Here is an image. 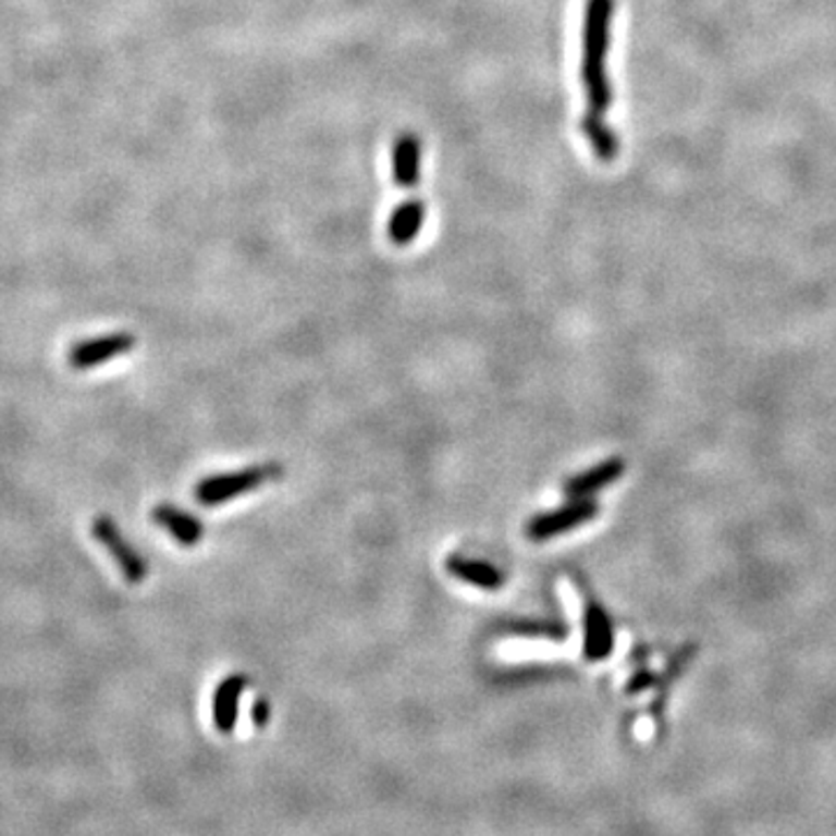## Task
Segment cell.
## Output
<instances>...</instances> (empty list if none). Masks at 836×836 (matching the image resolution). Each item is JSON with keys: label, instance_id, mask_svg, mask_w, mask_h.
<instances>
[{"label": "cell", "instance_id": "obj_1", "mask_svg": "<svg viewBox=\"0 0 836 836\" xmlns=\"http://www.w3.org/2000/svg\"><path fill=\"white\" fill-rule=\"evenodd\" d=\"M614 0H588L586 20H583V61H581V82L586 89L588 112L604 116L612 108L614 89L606 77V51L608 33H612Z\"/></svg>", "mask_w": 836, "mask_h": 836}, {"label": "cell", "instance_id": "obj_2", "mask_svg": "<svg viewBox=\"0 0 836 836\" xmlns=\"http://www.w3.org/2000/svg\"><path fill=\"white\" fill-rule=\"evenodd\" d=\"M282 475V467L268 463V465H254L237 469V472H223L207 477L196 485V500L205 507H217V504H225L239 495H247L263 483L276 479Z\"/></svg>", "mask_w": 836, "mask_h": 836}, {"label": "cell", "instance_id": "obj_3", "mask_svg": "<svg viewBox=\"0 0 836 836\" xmlns=\"http://www.w3.org/2000/svg\"><path fill=\"white\" fill-rule=\"evenodd\" d=\"M91 534L104 546V551L112 555V561L116 563V567L121 569V574H124V579L128 583L137 586L147 579L149 574L147 561L143 557V553L128 542L126 534L121 532V528L116 526V520L112 516H104V514L96 516L91 522Z\"/></svg>", "mask_w": 836, "mask_h": 836}, {"label": "cell", "instance_id": "obj_4", "mask_svg": "<svg viewBox=\"0 0 836 836\" xmlns=\"http://www.w3.org/2000/svg\"><path fill=\"white\" fill-rule=\"evenodd\" d=\"M598 514H600V504L595 500L590 497L571 500L561 509L532 516L526 526V534L532 539V542H549V539L557 534H565L586 526V522L595 518Z\"/></svg>", "mask_w": 836, "mask_h": 836}, {"label": "cell", "instance_id": "obj_5", "mask_svg": "<svg viewBox=\"0 0 836 836\" xmlns=\"http://www.w3.org/2000/svg\"><path fill=\"white\" fill-rule=\"evenodd\" d=\"M137 344L133 333H110L102 337H91V340H82L77 344L70 346L67 352V365L75 370H91L98 368V365L114 360L119 356H124L133 352Z\"/></svg>", "mask_w": 836, "mask_h": 836}, {"label": "cell", "instance_id": "obj_6", "mask_svg": "<svg viewBox=\"0 0 836 836\" xmlns=\"http://www.w3.org/2000/svg\"><path fill=\"white\" fill-rule=\"evenodd\" d=\"M616 635L614 623L604 612V606L595 600L588 598L583 608V655L590 662L606 660L614 651Z\"/></svg>", "mask_w": 836, "mask_h": 836}, {"label": "cell", "instance_id": "obj_7", "mask_svg": "<svg viewBox=\"0 0 836 836\" xmlns=\"http://www.w3.org/2000/svg\"><path fill=\"white\" fill-rule=\"evenodd\" d=\"M151 518H153L156 526H161L163 530H168L182 546L200 544V539L205 534V526L198 516L188 514L180 507H174V504H168V502L156 504V507L151 509Z\"/></svg>", "mask_w": 836, "mask_h": 836}, {"label": "cell", "instance_id": "obj_8", "mask_svg": "<svg viewBox=\"0 0 836 836\" xmlns=\"http://www.w3.org/2000/svg\"><path fill=\"white\" fill-rule=\"evenodd\" d=\"M623 475H625V460L623 458L602 460L600 465H592L590 469H586V472L567 479L565 495L569 500L590 497L592 493L602 491V488L616 483Z\"/></svg>", "mask_w": 836, "mask_h": 836}, {"label": "cell", "instance_id": "obj_9", "mask_svg": "<svg viewBox=\"0 0 836 836\" xmlns=\"http://www.w3.org/2000/svg\"><path fill=\"white\" fill-rule=\"evenodd\" d=\"M446 569L453 579H458L467 586L479 590H500L504 586V574L485 561H475V557L451 555L446 557Z\"/></svg>", "mask_w": 836, "mask_h": 836}, {"label": "cell", "instance_id": "obj_10", "mask_svg": "<svg viewBox=\"0 0 836 836\" xmlns=\"http://www.w3.org/2000/svg\"><path fill=\"white\" fill-rule=\"evenodd\" d=\"M393 180L399 188H414L421 177V139L414 133H403L393 143Z\"/></svg>", "mask_w": 836, "mask_h": 836}, {"label": "cell", "instance_id": "obj_11", "mask_svg": "<svg viewBox=\"0 0 836 836\" xmlns=\"http://www.w3.org/2000/svg\"><path fill=\"white\" fill-rule=\"evenodd\" d=\"M244 688H247V678L239 676V674H233L229 678H223L217 692H214L212 716H214L217 729L223 732V735H229V732L235 729L237 704H239V697H242Z\"/></svg>", "mask_w": 836, "mask_h": 836}, {"label": "cell", "instance_id": "obj_12", "mask_svg": "<svg viewBox=\"0 0 836 836\" xmlns=\"http://www.w3.org/2000/svg\"><path fill=\"white\" fill-rule=\"evenodd\" d=\"M426 221V205L423 200L411 198L399 202L393 214L389 217V237L397 247H407L416 239V235L421 233Z\"/></svg>", "mask_w": 836, "mask_h": 836}, {"label": "cell", "instance_id": "obj_13", "mask_svg": "<svg viewBox=\"0 0 836 836\" xmlns=\"http://www.w3.org/2000/svg\"><path fill=\"white\" fill-rule=\"evenodd\" d=\"M504 635L526 637V639H549V641H565L569 637V627L563 620L555 618H528V620H509L502 625Z\"/></svg>", "mask_w": 836, "mask_h": 836}, {"label": "cell", "instance_id": "obj_14", "mask_svg": "<svg viewBox=\"0 0 836 836\" xmlns=\"http://www.w3.org/2000/svg\"><path fill=\"white\" fill-rule=\"evenodd\" d=\"M581 131L590 143L592 151L600 161H614L618 156V137L616 133L604 124V116L586 112L581 119Z\"/></svg>", "mask_w": 836, "mask_h": 836}, {"label": "cell", "instance_id": "obj_15", "mask_svg": "<svg viewBox=\"0 0 836 836\" xmlns=\"http://www.w3.org/2000/svg\"><path fill=\"white\" fill-rule=\"evenodd\" d=\"M254 723H256V727H263L266 723H268V713H270V709H268V702L266 700H258L256 704H254Z\"/></svg>", "mask_w": 836, "mask_h": 836}, {"label": "cell", "instance_id": "obj_16", "mask_svg": "<svg viewBox=\"0 0 836 836\" xmlns=\"http://www.w3.org/2000/svg\"><path fill=\"white\" fill-rule=\"evenodd\" d=\"M651 681H653V676L649 672H641L630 681V690H643V686L651 684Z\"/></svg>", "mask_w": 836, "mask_h": 836}]
</instances>
